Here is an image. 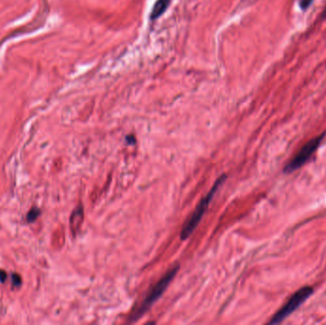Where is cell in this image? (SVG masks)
Segmentation results:
<instances>
[{
	"label": "cell",
	"instance_id": "7a4b0ae2",
	"mask_svg": "<svg viewBox=\"0 0 326 325\" xmlns=\"http://www.w3.org/2000/svg\"><path fill=\"white\" fill-rule=\"evenodd\" d=\"M226 178H227L226 175H222L215 182V184L213 185L210 192L200 200V202H199V205L197 206V208L195 209L193 215L191 216V217L188 219V221L183 226V229H182L181 234V239L188 238L191 235V234L194 232V230L197 228V226L199 225V221L201 220V217H203V215L205 214V212L207 210V207L210 204V201L213 199V197L218 190V188L223 184V182L225 181Z\"/></svg>",
	"mask_w": 326,
	"mask_h": 325
},
{
	"label": "cell",
	"instance_id": "6da1fadb",
	"mask_svg": "<svg viewBox=\"0 0 326 325\" xmlns=\"http://www.w3.org/2000/svg\"><path fill=\"white\" fill-rule=\"evenodd\" d=\"M179 269H180V265H175L173 268H171L164 275V277L162 278V279L152 289L150 290V292L146 296L141 305L139 307L138 310H136L135 314L131 317L132 322L137 321L142 315H144L145 313L149 310V308L151 307L162 297V295L165 292V290L167 289L170 282L173 280V279L177 275Z\"/></svg>",
	"mask_w": 326,
	"mask_h": 325
},
{
	"label": "cell",
	"instance_id": "3957f363",
	"mask_svg": "<svg viewBox=\"0 0 326 325\" xmlns=\"http://www.w3.org/2000/svg\"><path fill=\"white\" fill-rule=\"evenodd\" d=\"M313 292H314V290L311 286H304V287L298 290L296 293H294L291 296V298L287 301V302L273 316L269 324L278 325V324H280L281 322H283L288 316L293 314L307 300Z\"/></svg>",
	"mask_w": 326,
	"mask_h": 325
},
{
	"label": "cell",
	"instance_id": "277c9868",
	"mask_svg": "<svg viewBox=\"0 0 326 325\" xmlns=\"http://www.w3.org/2000/svg\"><path fill=\"white\" fill-rule=\"evenodd\" d=\"M326 134H322L320 136H317L316 138L310 139L305 144L303 145L300 151L295 155V157L287 163V165L284 168V172L286 174H290L298 169H300L302 166H303L308 161L311 159V157L314 155V153L317 151L319 146L322 143L323 139H325Z\"/></svg>",
	"mask_w": 326,
	"mask_h": 325
},
{
	"label": "cell",
	"instance_id": "9c48e42d",
	"mask_svg": "<svg viewBox=\"0 0 326 325\" xmlns=\"http://www.w3.org/2000/svg\"><path fill=\"white\" fill-rule=\"evenodd\" d=\"M5 277H6V275H5L3 272H0V279H1L2 281L5 279Z\"/></svg>",
	"mask_w": 326,
	"mask_h": 325
},
{
	"label": "cell",
	"instance_id": "5b68a950",
	"mask_svg": "<svg viewBox=\"0 0 326 325\" xmlns=\"http://www.w3.org/2000/svg\"><path fill=\"white\" fill-rule=\"evenodd\" d=\"M169 4H170V0H158L151 13V18L156 19V18H160L166 11Z\"/></svg>",
	"mask_w": 326,
	"mask_h": 325
},
{
	"label": "cell",
	"instance_id": "30bf717a",
	"mask_svg": "<svg viewBox=\"0 0 326 325\" xmlns=\"http://www.w3.org/2000/svg\"><path fill=\"white\" fill-rule=\"evenodd\" d=\"M323 18H326V7L325 11H324V13H323Z\"/></svg>",
	"mask_w": 326,
	"mask_h": 325
},
{
	"label": "cell",
	"instance_id": "52a82bcc",
	"mask_svg": "<svg viewBox=\"0 0 326 325\" xmlns=\"http://www.w3.org/2000/svg\"><path fill=\"white\" fill-rule=\"evenodd\" d=\"M39 215V210L38 209H33L32 211H30V213L28 214V220L29 221H34L36 218H37V216Z\"/></svg>",
	"mask_w": 326,
	"mask_h": 325
},
{
	"label": "cell",
	"instance_id": "8992f818",
	"mask_svg": "<svg viewBox=\"0 0 326 325\" xmlns=\"http://www.w3.org/2000/svg\"><path fill=\"white\" fill-rule=\"evenodd\" d=\"M82 210H75L72 214V217H71V228L72 231H74V229L78 228L81 221H82Z\"/></svg>",
	"mask_w": 326,
	"mask_h": 325
},
{
	"label": "cell",
	"instance_id": "ba28073f",
	"mask_svg": "<svg viewBox=\"0 0 326 325\" xmlns=\"http://www.w3.org/2000/svg\"><path fill=\"white\" fill-rule=\"evenodd\" d=\"M313 3V0H300V6L303 10H307Z\"/></svg>",
	"mask_w": 326,
	"mask_h": 325
}]
</instances>
